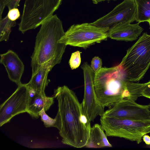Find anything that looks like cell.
Wrapping results in <instances>:
<instances>
[{
  "label": "cell",
  "mask_w": 150,
  "mask_h": 150,
  "mask_svg": "<svg viewBox=\"0 0 150 150\" xmlns=\"http://www.w3.org/2000/svg\"><path fill=\"white\" fill-rule=\"evenodd\" d=\"M58 101L56 128L64 144L76 148L85 146L90 136L91 121L84 114L75 93L66 86L54 89Z\"/></svg>",
  "instance_id": "1"
},
{
  "label": "cell",
  "mask_w": 150,
  "mask_h": 150,
  "mask_svg": "<svg viewBox=\"0 0 150 150\" xmlns=\"http://www.w3.org/2000/svg\"><path fill=\"white\" fill-rule=\"evenodd\" d=\"M62 22L56 14L44 21L36 37L31 57L32 75L45 63L53 60L59 64L67 45L59 42L64 34Z\"/></svg>",
  "instance_id": "2"
},
{
  "label": "cell",
  "mask_w": 150,
  "mask_h": 150,
  "mask_svg": "<svg viewBox=\"0 0 150 150\" xmlns=\"http://www.w3.org/2000/svg\"><path fill=\"white\" fill-rule=\"evenodd\" d=\"M123 72L119 65L102 67L95 72L94 85L97 99L104 108L123 99L132 100Z\"/></svg>",
  "instance_id": "3"
},
{
  "label": "cell",
  "mask_w": 150,
  "mask_h": 150,
  "mask_svg": "<svg viewBox=\"0 0 150 150\" xmlns=\"http://www.w3.org/2000/svg\"><path fill=\"white\" fill-rule=\"evenodd\" d=\"M119 65L127 81L141 79L150 66V35L144 33L127 50Z\"/></svg>",
  "instance_id": "4"
},
{
  "label": "cell",
  "mask_w": 150,
  "mask_h": 150,
  "mask_svg": "<svg viewBox=\"0 0 150 150\" xmlns=\"http://www.w3.org/2000/svg\"><path fill=\"white\" fill-rule=\"evenodd\" d=\"M101 125L107 136L122 138L139 144L144 135L150 133V120H135L100 117Z\"/></svg>",
  "instance_id": "5"
},
{
  "label": "cell",
  "mask_w": 150,
  "mask_h": 150,
  "mask_svg": "<svg viewBox=\"0 0 150 150\" xmlns=\"http://www.w3.org/2000/svg\"><path fill=\"white\" fill-rule=\"evenodd\" d=\"M62 0H25L18 30L22 33L34 29L53 15Z\"/></svg>",
  "instance_id": "6"
},
{
  "label": "cell",
  "mask_w": 150,
  "mask_h": 150,
  "mask_svg": "<svg viewBox=\"0 0 150 150\" xmlns=\"http://www.w3.org/2000/svg\"><path fill=\"white\" fill-rule=\"evenodd\" d=\"M108 28L102 27L91 23L74 24L65 32L59 42L66 45L86 49L96 43H99L108 37Z\"/></svg>",
  "instance_id": "7"
},
{
  "label": "cell",
  "mask_w": 150,
  "mask_h": 150,
  "mask_svg": "<svg viewBox=\"0 0 150 150\" xmlns=\"http://www.w3.org/2000/svg\"><path fill=\"white\" fill-rule=\"evenodd\" d=\"M81 68L83 71L84 82L82 108L84 114L91 122L97 116H103L104 108L98 101L95 92L93 82L95 72L87 62H84Z\"/></svg>",
  "instance_id": "8"
},
{
  "label": "cell",
  "mask_w": 150,
  "mask_h": 150,
  "mask_svg": "<svg viewBox=\"0 0 150 150\" xmlns=\"http://www.w3.org/2000/svg\"><path fill=\"white\" fill-rule=\"evenodd\" d=\"M103 116L135 120H150L149 105L138 104L128 99H124L111 105ZM102 117V116H101Z\"/></svg>",
  "instance_id": "9"
},
{
  "label": "cell",
  "mask_w": 150,
  "mask_h": 150,
  "mask_svg": "<svg viewBox=\"0 0 150 150\" xmlns=\"http://www.w3.org/2000/svg\"><path fill=\"white\" fill-rule=\"evenodd\" d=\"M0 106V126L9 122L14 116L27 112L28 89L26 84H21Z\"/></svg>",
  "instance_id": "10"
},
{
  "label": "cell",
  "mask_w": 150,
  "mask_h": 150,
  "mask_svg": "<svg viewBox=\"0 0 150 150\" xmlns=\"http://www.w3.org/2000/svg\"><path fill=\"white\" fill-rule=\"evenodd\" d=\"M136 6L134 0H124L109 13L91 23L95 25L110 28L120 23L135 21Z\"/></svg>",
  "instance_id": "11"
},
{
  "label": "cell",
  "mask_w": 150,
  "mask_h": 150,
  "mask_svg": "<svg viewBox=\"0 0 150 150\" xmlns=\"http://www.w3.org/2000/svg\"><path fill=\"white\" fill-rule=\"evenodd\" d=\"M0 57V63L5 67L10 80L18 86L21 84L24 65L17 54L9 50L6 52L1 54Z\"/></svg>",
  "instance_id": "12"
},
{
  "label": "cell",
  "mask_w": 150,
  "mask_h": 150,
  "mask_svg": "<svg viewBox=\"0 0 150 150\" xmlns=\"http://www.w3.org/2000/svg\"><path fill=\"white\" fill-rule=\"evenodd\" d=\"M139 23L131 24L130 23H124L116 24L109 28L108 37L119 41L135 40L143 30Z\"/></svg>",
  "instance_id": "13"
},
{
  "label": "cell",
  "mask_w": 150,
  "mask_h": 150,
  "mask_svg": "<svg viewBox=\"0 0 150 150\" xmlns=\"http://www.w3.org/2000/svg\"><path fill=\"white\" fill-rule=\"evenodd\" d=\"M56 65V62L52 60L44 63L36 73L32 76L27 85L34 89L38 94L45 96V89L49 82L48 75Z\"/></svg>",
  "instance_id": "14"
},
{
  "label": "cell",
  "mask_w": 150,
  "mask_h": 150,
  "mask_svg": "<svg viewBox=\"0 0 150 150\" xmlns=\"http://www.w3.org/2000/svg\"><path fill=\"white\" fill-rule=\"evenodd\" d=\"M54 98L38 94L28 102L27 112L33 118H38L41 111L44 109L46 112L53 104Z\"/></svg>",
  "instance_id": "15"
},
{
  "label": "cell",
  "mask_w": 150,
  "mask_h": 150,
  "mask_svg": "<svg viewBox=\"0 0 150 150\" xmlns=\"http://www.w3.org/2000/svg\"><path fill=\"white\" fill-rule=\"evenodd\" d=\"M101 125H94L91 127L90 136L85 147L88 148L112 147Z\"/></svg>",
  "instance_id": "16"
},
{
  "label": "cell",
  "mask_w": 150,
  "mask_h": 150,
  "mask_svg": "<svg viewBox=\"0 0 150 150\" xmlns=\"http://www.w3.org/2000/svg\"><path fill=\"white\" fill-rule=\"evenodd\" d=\"M136 6L135 21L141 23L150 20V0H134Z\"/></svg>",
  "instance_id": "17"
},
{
  "label": "cell",
  "mask_w": 150,
  "mask_h": 150,
  "mask_svg": "<svg viewBox=\"0 0 150 150\" xmlns=\"http://www.w3.org/2000/svg\"><path fill=\"white\" fill-rule=\"evenodd\" d=\"M15 21L9 19L7 15L0 19V41H7L11 31L12 28L16 26Z\"/></svg>",
  "instance_id": "18"
},
{
  "label": "cell",
  "mask_w": 150,
  "mask_h": 150,
  "mask_svg": "<svg viewBox=\"0 0 150 150\" xmlns=\"http://www.w3.org/2000/svg\"><path fill=\"white\" fill-rule=\"evenodd\" d=\"M41 121L43 122L46 127H56L57 119L56 118L53 119L50 117L45 113V111L43 109L39 113Z\"/></svg>",
  "instance_id": "19"
},
{
  "label": "cell",
  "mask_w": 150,
  "mask_h": 150,
  "mask_svg": "<svg viewBox=\"0 0 150 150\" xmlns=\"http://www.w3.org/2000/svg\"><path fill=\"white\" fill-rule=\"evenodd\" d=\"M80 52L77 51L72 53L69 61L70 66L72 69L78 68L81 63Z\"/></svg>",
  "instance_id": "20"
},
{
  "label": "cell",
  "mask_w": 150,
  "mask_h": 150,
  "mask_svg": "<svg viewBox=\"0 0 150 150\" xmlns=\"http://www.w3.org/2000/svg\"><path fill=\"white\" fill-rule=\"evenodd\" d=\"M102 59L98 57H95L92 59L91 66L96 72L102 67Z\"/></svg>",
  "instance_id": "21"
},
{
  "label": "cell",
  "mask_w": 150,
  "mask_h": 150,
  "mask_svg": "<svg viewBox=\"0 0 150 150\" xmlns=\"http://www.w3.org/2000/svg\"><path fill=\"white\" fill-rule=\"evenodd\" d=\"M7 16L10 20L16 21L19 18L20 14L18 9L15 8L9 10Z\"/></svg>",
  "instance_id": "22"
},
{
  "label": "cell",
  "mask_w": 150,
  "mask_h": 150,
  "mask_svg": "<svg viewBox=\"0 0 150 150\" xmlns=\"http://www.w3.org/2000/svg\"><path fill=\"white\" fill-rule=\"evenodd\" d=\"M142 96L150 99V81L144 83H142Z\"/></svg>",
  "instance_id": "23"
},
{
  "label": "cell",
  "mask_w": 150,
  "mask_h": 150,
  "mask_svg": "<svg viewBox=\"0 0 150 150\" xmlns=\"http://www.w3.org/2000/svg\"><path fill=\"white\" fill-rule=\"evenodd\" d=\"M21 0H9L7 6L8 11L13 8H17L19 6Z\"/></svg>",
  "instance_id": "24"
},
{
  "label": "cell",
  "mask_w": 150,
  "mask_h": 150,
  "mask_svg": "<svg viewBox=\"0 0 150 150\" xmlns=\"http://www.w3.org/2000/svg\"><path fill=\"white\" fill-rule=\"evenodd\" d=\"M9 0H0V19L2 18V15L5 8L7 5Z\"/></svg>",
  "instance_id": "25"
},
{
  "label": "cell",
  "mask_w": 150,
  "mask_h": 150,
  "mask_svg": "<svg viewBox=\"0 0 150 150\" xmlns=\"http://www.w3.org/2000/svg\"><path fill=\"white\" fill-rule=\"evenodd\" d=\"M143 140L145 143L147 145H150V136L146 134L143 137Z\"/></svg>",
  "instance_id": "26"
},
{
  "label": "cell",
  "mask_w": 150,
  "mask_h": 150,
  "mask_svg": "<svg viewBox=\"0 0 150 150\" xmlns=\"http://www.w3.org/2000/svg\"><path fill=\"white\" fill-rule=\"evenodd\" d=\"M95 4H97L102 1H115L116 0H91Z\"/></svg>",
  "instance_id": "27"
},
{
  "label": "cell",
  "mask_w": 150,
  "mask_h": 150,
  "mask_svg": "<svg viewBox=\"0 0 150 150\" xmlns=\"http://www.w3.org/2000/svg\"><path fill=\"white\" fill-rule=\"evenodd\" d=\"M147 22H148L149 23V26H150V20L149 21H148Z\"/></svg>",
  "instance_id": "28"
},
{
  "label": "cell",
  "mask_w": 150,
  "mask_h": 150,
  "mask_svg": "<svg viewBox=\"0 0 150 150\" xmlns=\"http://www.w3.org/2000/svg\"><path fill=\"white\" fill-rule=\"evenodd\" d=\"M149 110H150V104H149Z\"/></svg>",
  "instance_id": "29"
}]
</instances>
